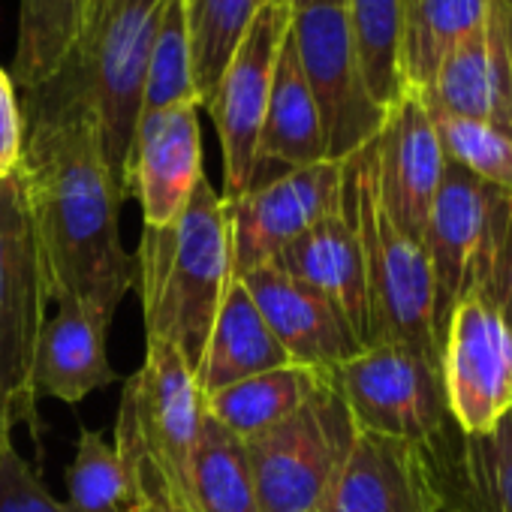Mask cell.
I'll use <instances>...</instances> for the list:
<instances>
[{"label": "cell", "instance_id": "cell-1", "mask_svg": "<svg viewBox=\"0 0 512 512\" xmlns=\"http://www.w3.org/2000/svg\"><path fill=\"white\" fill-rule=\"evenodd\" d=\"M22 157L16 166L55 305H82L112 323L133 287V256L118 232L121 187L103 157L94 106L64 61L43 85L22 91Z\"/></svg>", "mask_w": 512, "mask_h": 512}, {"label": "cell", "instance_id": "cell-2", "mask_svg": "<svg viewBox=\"0 0 512 512\" xmlns=\"http://www.w3.org/2000/svg\"><path fill=\"white\" fill-rule=\"evenodd\" d=\"M232 278L229 211L202 175L175 223L142 226L133 287H139L145 341L172 344L196 374Z\"/></svg>", "mask_w": 512, "mask_h": 512}, {"label": "cell", "instance_id": "cell-3", "mask_svg": "<svg viewBox=\"0 0 512 512\" xmlns=\"http://www.w3.org/2000/svg\"><path fill=\"white\" fill-rule=\"evenodd\" d=\"M202 416V392L184 356L166 341H145L139 371L124 380L112 440L133 509L193 512L187 473Z\"/></svg>", "mask_w": 512, "mask_h": 512}, {"label": "cell", "instance_id": "cell-4", "mask_svg": "<svg viewBox=\"0 0 512 512\" xmlns=\"http://www.w3.org/2000/svg\"><path fill=\"white\" fill-rule=\"evenodd\" d=\"M374 139L347 160H341V196L356 223L365 256L371 311L368 344L401 341L431 356H440L434 338L431 269L422 244L404 235L380 205Z\"/></svg>", "mask_w": 512, "mask_h": 512}, {"label": "cell", "instance_id": "cell-5", "mask_svg": "<svg viewBox=\"0 0 512 512\" xmlns=\"http://www.w3.org/2000/svg\"><path fill=\"white\" fill-rule=\"evenodd\" d=\"M163 7L166 0H94L67 58L94 106L103 157L121 193Z\"/></svg>", "mask_w": 512, "mask_h": 512}, {"label": "cell", "instance_id": "cell-6", "mask_svg": "<svg viewBox=\"0 0 512 512\" xmlns=\"http://www.w3.org/2000/svg\"><path fill=\"white\" fill-rule=\"evenodd\" d=\"M353 437V416L329 374L293 416L244 440L260 512H320Z\"/></svg>", "mask_w": 512, "mask_h": 512}, {"label": "cell", "instance_id": "cell-7", "mask_svg": "<svg viewBox=\"0 0 512 512\" xmlns=\"http://www.w3.org/2000/svg\"><path fill=\"white\" fill-rule=\"evenodd\" d=\"M509 208V193L479 181L464 166L446 160L422 235V250L434 284L437 347L455 308L467 299L485 296Z\"/></svg>", "mask_w": 512, "mask_h": 512}, {"label": "cell", "instance_id": "cell-8", "mask_svg": "<svg viewBox=\"0 0 512 512\" xmlns=\"http://www.w3.org/2000/svg\"><path fill=\"white\" fill-rule=\"evenodd\" d=\"M356 431L437 443L452 422L440 356L401 341L362 347L332 371Z\"/></svg>", "mask_w": 512, "mask_h": 512}, {"label": "cell", "instance_id": "cell-9", "mask_svg": "<svg viewBox=\"0 0 512 512\" xmlns=\"http://www.w3.org/2000/svg\"><path fill=\"white\" fill-rule=\"evenodd\" d=\"M46 275L19 175L0 178V398L37 431L34 353L46 323Z\"/></svg>", "mask_w": 512, "mask_h": 512}, {"label": "cell", "instance_id": "cell-10", "mask_svg": "<svg viewBox=\"0 0 512 512\" xmlns=\"http://www.w3.org/2000/svg\"><path fill=\"white\" fill-rule=\"evenodd\" d=\"M290 34L320 112L326 157L341 163L368 145L386 121V109L368 94L344 4H320L293 13Z\"/></svg>", "mask_w": 512, "mask_h": 512}, {"label": "cell", "instance_id": "cell-11", "mask_svg": "<svg viewBox=\"0 0 512 512\" xmlns=\"http://www.w3.org/2000/svg\"><path fill=\"white\" fill-rule=\"evenodd\" d=\"M290 25L293 10L266 0L256 19L250 22L247 34L241 37L238 49L232 52L211 100L205 103L223 151V202L244 196L250 187L256 142H260V130L266 121L275 64Z\"/></svg>", "mask_w": 512, "mask_h": 512}, {"label": "cell", "instance_id": "cell-12", "mask_svg": "<svg viewBox=\"0 0 512 512\" xmlns=\"http://www.w3.org/2000/svg\"><path fill=\"white\" fill-rule=\"evenodd\" d=\"M440 371L461 437L491 434L512 410V332L485 299H467L449 317Z\"/></svg>", "mask_w": 512, "mask_h": 512}, {"label": "cell", "instance_id": "cell-13", "mask_svg": "<svg viewBox=\"0 0 512 512\" xmlns=\"http://www.w3.org/2000/svg\"><path fill=\"white\" fill-rule=\"evenodd\" d=\"M443 440L413 443L356 431L320 512H449Z\"/></svg>", "mask_w": 512, "mask_h": 512}, {"label": "cell", "instance_id": "cell-14", "mask_svg": "<svg viewBox=\"0 0 512 512\" xmlns=\"http://www.w3.org/2000/svg\"><path fill=\"white\" fill-rule=\"evenodd\" d=\"M341 205V163L320 160L290 169L226 202L232 275L241 278L275 256Z\"/></svg>", "mask_w": 512, "mask_h": 512}, {"label": "cell", "instance_id": "cell-15", "mask_svg": "<svg viewBox=\"0 0 512 512\" xmlns=\"http://www.w3.org/2000/svg\"><path fill=\"white\" fill-rule=\"evenodd\" d=\"M202 175L199 103H181L139 118L124 199L133 196L139 202L142 226L163 229L175 223Z\"/></svg>", "mask_w": 512, "mask_h": 512}, {"label": "cell", "instance_id": "cell-16", "mask_svg": "<svg viewBox=\"0 0 512 512\" xmlns=\"http://www.w3.org/2000/svg\"><path fill=\"white\" fill-rule=\"evenodd\" d=\"M377 196L389 220L422 244L425 223L443 178L446 154L419 94L407 91L374 139Z\"/></svg>", "mask_w": 512, "mask_h": 512}, {"label": "cell", "instance_id": "cell-17", "mask_svg": "<svg viewBox=\"0 0 512 512\" xmlns=\"http://www.w3.org/2000/svg\"><path fill=\"white\" fill-rule=\"evenodd\" d=\"M238 281L296 365L332 374L365 347L347 317L323 293L281 269L260 266Z\"/></svg>", "mask_w": 512, "mask_h": 512}, {"label": "cell", "instance_id": "cell-18", "mask_svg": "<svg viewBox=\"0 0 512 512\" xmlns=\"http://www.w3.org/2000/svg\"><path fill=\"white\" fill-rule=\"evenodd\" d=\"M422 103L434 115L482 121L512 136V94L500 0H491L485 25L446 55Z\"/></svg>", "mask_w": 512, "mask_h": 512}, {"label": "cell", "instance_id": "cell-19", "mask_svg": "<svg viewBox=\"0 0 512 512\" xmlns=\"http://www.w3.org/2000/svg\"><path fill=\"white\" fill-rule=\"evenodd\" d=\"M284 275L308 284L323 293L353 326L362 344H368L371 311H368V278H365V256L359 244L356 223L344 205L290 241L275 260L269 263Z\"/></svg>", "mask_w": 512, "mask_h": 512}, {"label": "cell", "instance_id": "cell-20", "mask_svg": "<svg viewBox=\"0 0 512 512\" xmlns=\"http://www.w3.org/2000/svg\"><path fill=\"white\" fill-rule=\"evenodd\" d=\"M320 160H329L320 112L302 73L293 34L287 31L284 46L278 52L266 121L260 130V142H256V163L247 190Z\"/></svg>", "mask_w": 512, "mask_h": 512}, {"label": "cell", "instance_id": "cell-21", "mask_svg": "<svg viewBox=\"0 0 512 512\" xmlns=\"http://www.w3.org/2000/svg\"><path fill=\"white\" fill-rule=\"evenodd\" d=\"M109 326L100 323L82 305H58L55 317H46L37 353H34V395L79 404L91 392L118 380L106 353Z\"/></svg>", "mask_w": 512, "mask_h": 512}, {"label": "cell", "instance_id": "cell-22", "mask_svg": "<svg viewBox=\"0 0 512 512\" xmlns=\"http://www.w3.org/2000/svg\"><path fill=\"white\" fill-rule=\"evenodd\" d=\"M293 359L256 311L250 293L238 278L226 287V296L217 308V317L208 332V344L202 353V362L196 368V383L202 398L214 395L244 377L263 374L281 365H290Z\"/></svg>", "mask_w": 512, "mask_h": 512}, {"label": "cell", "instance_id": "cell-23", "mask_svg": "<svg viewBox=\"0 0 512 512\" xmlns=\"http://www.w3.org/2000/svg\"><path fill=\"white\" fill-rule=\"evenodd\" d=\"M326 371L308 365H281L263 374L244 377L214 395H205V413L217 419L238 440H250L272 425L293 416L326 380Z\"/></svg>", "mask_w": 512, "mask_h": 512}, {"label": "cell", "instance_id": "cell-24", "mask_svg": "<svg viewBox=\"0 0 512 512\" xmlns=\"http://www.w3.org/2000/svg\"><path fill=\"white\" fill-rule=\"evenodd\" d=\"M488 13L491 0H404V88L425 97L446 55L479 31Z\"/></svg>", "mask_w": 512, "mask_h": 512}, {"label": "cell", "instance_id": "cell-25", "mask_svg": "<svg viewBox=\"0 0 512 512\" xmlns=\"http://www.w3.org/2000/svg\"><path fill=\"white\" fill-rule=\"evenodd\" d=\"M187 488L193 512H260L244 440H238L208 413L202 416V428L190 455Z\"/></svg>", "mask_w": 512, "mask_h": 512}, {"label": "cell", "instance_id": "cell-26", "mask_svg": "<svg viewBox=\"0 0 512 512\" xmlns=\"http://www.w3.org/2000/svg\"><path fill=\"white\" fill-rule=\"evenodd\" d=\"M94 0H22L13 85L31 91L70 58Z\"/></svg>", "mask_w": 512, "mask_h": 512}, {"label": "cell", "instance_id": "cell-27", "mask_svg": "<svg viewBox=\"0 0 512 512\" xmlns=\"http://www.w3.org/2000/svg\"><path fill=\"white\" fill-rule=\"evenodd\" d=\"M344 13L368 94L389 112L407 94L401 76L404 0H344Z\"/></svg>", "mask_w": 512, "mask_h": 512}, {"label": "cell", "instance_id": "cell-28", "mask_svg": "<svg viewBox=\"0 0 512 512\" xmlns=\"http://www.w3.org/2000/svg\"><path fill=\"white\" fill-rule=\"evenodd\" d=\"M263 4L266 0H181L199 106L211 100L232 52Z\"/></svg>", "mask_w": 512, "mask_h": 512}, {"label": "cell", "instance_id": "cell-29", "mask_svg": "<svg viewBox=\"0 0 512 512\" xmlns=\"http://www.w3.org/2000/svg\"><path fill=\"white\" fill-rule=\"evenodd\" d=\"M458 512H512V410L485 437H461Z\"/></svg>", "mask_w": 512, "mask_h": 512}, {"label": "cell", "instance_id": "cell-30", "mask_svg": "<svg viewBox=\"0 0 512 512\" xmlns=\"http://www.w3.org/2000/svg\"><path fill=\"white\" fill-rule=\"evenodd\" d=\"M67 512H130V485L115 446L91 428L79 431L76 455L67 467Z\"/></svg>", "mask_w": 512, "mask_h": 512}, {"label": "cell", "instance_id": "cell-31", "mask_svg": "<svg viewBox=\"0 0 512 512\" xmlns=\"http://www.w3.org/2000/svg\"><path fill=\"white\" fill-rule=\"evenodd\" d=\"M181 103H199V97L193 85V61H190L184 7H181V0H166L160 22H157L151 58H148L142 115L163 112Z\"/></svg>", "mask_w": 512, "mask_h": 512}, {"label": "cell", "instance_id": "cell-32", "mask_svg": "<svg viewBox=\"0 0 512 512\" xmlns=\"http://www.w3.org/2000/svg\"><path fill=\"white\" fill-rule=\"evenodd\" d=\"M440 139V148L446 160L464 166L479 181L503 190L512 196V136L482 124V121H464L449 115L428 112Z\"/></svg>", "mask_w": 512, "mask_h": 512}, {"label": "cell", "instance_id": "cell-33", "mask_svg": "<svg viewBox=\"0 0 512 512\" xmlns=\"http://www.w3.org/2000/svg\"><path fill=\"white\" fill-rule=\"evenodd\" d=\"M0 512H67L64 500L46 491L13 440L0 446Z\"/></svg>", "mask_w": 512, "mask_h": 512}, {"label": "cell", "instance_id": "cell-34", "mask_svg": "<svg viewBox=\"0 0 512 512\" xmlns=\"http://www.w3.org/2000/svg\"><path fill=\"white\" fill-rule=\"evenodd\" d=\"M22 157V106L13 76L0 70V178L16 172Z\"/></svg>", "mask_w": 512, "mask_h": 512}, {"label": "cell", "instance_id": "cell-35", "mask_svg": "<svg viewBox=\"0 0 512 512\" xmlns=\"http://www.w3.org/2000/svg\"><path fill=\"white\" fill-rule=\"evenodd\" d=\"M482 299L503 317L506 329L512 332V208L506 217V229H503V238L494 256V269H491Z\"/></svg>", "mask_w": 512, "mask_h": 512}, {"label": "cell", "instance_id": "cell-36", "mask_svg": "<svg viewBox=\"0 0 512 512\" xmlns=\"http://www.w3.org/2000/svg\"><path fill=\"white\" fill-rule=\"evenodd\" d=\"M503 40H506V67H509V94H512V0H500Z\"/></svg>", "mask_w": 512, "mask_h": 512}, {"label": "cell", "instance_id": "cell-37", "mask_svg": "<svg viewBox=\"0 0 512 512\" xmlns=\"http://www.w3.org/2000/svg\"><path fill=\"white\" fill-rule=\"evenodd\" d=\"M7 440H13V413H10L7 401L0 398V446H4Z\"/></svg>", "mask_w": 512, "mask_h": 512}, {"label": "cell", "instance_id": "cell-38", "mask_svg": "<svg viewBox=\"0 0 512 512\" xmlns=\"http://www.w3.org/2000/svg\"><path fill=\"white\" fill-rule=\"evenodd\" d=\"M272 4H284V7H290L293 13H299V10L320 7V4H344V0H272Z\"/></svg>", "mask_w": 512, "mask_h": 512}, {"label": "cell", "instance_id": "cell-39", "mask_svg": "<svg viewBox=\"0 0 512 512\" xmlns=\"http://www.w3.org/2000/svg\"><path fill=\"white\" fill-rule=\"evenodd\" d=\"M130 512H139V509H130Z\"/></svg>", "mask_w": 512, "mask_h": 512}]
</instances>
